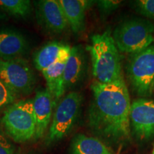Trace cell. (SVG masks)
<instances>
[{"mask_svg":"<svg viewBox=\"0 0 154 154\" xmlns=\"http://www.w3.org/2000/svg\"><path fill=\"white\" fill-rule=\"evenodd\" d=\"M86 57L81 46L71 48L63 72V86L66 92L82 82L86 72Z\"/></svg>","mask_w":154,"mask_h":154,"instance_id":"cell-11","label":"cell"},{"mask_svg":"<svg viewBox=\"0 0 154 154\" xmlns=\"http://www.w3.org/2000/svg\"><path fill=\"white\" fill-rule=\"evenodd\" d=\"M153 91H154V85H153Z\"/></svg>","mask_w":154,"mask_h":154,"instance_id":"cell-24","label":"cell"},{"mask_svg":"<svg viewBox=\"0 0 154 154\" xmlns=\"http://www.w3.org/2000/svg\"><path fill=\"white\" fill-rule=\"evenodd\" d=\"M130 126L138 140L148 141L154 137V101L140 98L132 101Z\"/></svg>","mask_w":154,"mask_h":154,"instance_id":"cell-8","label":"cell"},{"mask_svg":"<svg viewBox=\"0 0 154 154\" xmlns=\"http://www.w3.org/2000/svg\"><path fill=\"white\" fill-rule=\"evenodd\" d=\"M18 95L0 79V109L14 103Z\"/></svg>","mask_w":154,"mask_h":154,"instance_id":"cell-18","label":"cell"},{"mask_svg":"<svg viewBox=\"0 0 154 154\" xmlns=\"http://www.w3.org/2000/svg\"><path fill=\"white\" fill-rule=\"evenodd\" d=\"M93 99L88 109V125L107 142L120 143L131 138V100L125 81L103 84L93 82Z\"/></svg>","mask_w":154,"mask_h":154,"instance_id":"cell-1","label":"cell"},{"mask_svg":"<svg viewBox=\"0 0 154 154\" xmlns=\"http://www.w3.org/2000/svg\"><path fill=\"white\" fill-rule=\"evenodd\" d=\"M136 11L146 18L154 21V0H139L134 2Z\"/></svg>","mask_w":154,"mask_h":154,"instance_id":"cell-19","label":"cell"},{"mask_svg":"<svg viewBox=\"0 0 154 154\" xmlns=\"http://www.w3.org/2000/svg\"><path fill=\"white\" fill-rule=\"evenodd\" d=\"M126 74L133 91L142 98L152 95L154 85V43L140 52L131 54Z\"/></svg>","mask_w":154,"mask_h":154,"instance_id":"cell-5","label":"cell"},{"mask_svg":"<svg viewBox=\"0 0 154 154\" xmlns=\"http://www.w3.org/2000/svg\"><path fill=\"white\" fill-rule=\"evenodd\" d=\"M33 102L36 121L34 138L37 139L45 134L51 121L53 109L57 103L47 88L36 92Z\"/></svg>","mask_w":154,"mask_h":154,"instance_id":"cell-10","label":"cell"},{"mask_svg":"<svg viewBox=\"0 0 154 154\" xmlns=\"http://www.w3.org/2000/svg\"><path fill=\"white\" fill-rule=\"evenodd\" d=\"M99 7L101 16L106 17L111 14L120 7L122 1H114V0H100L96 2Z\"/></svg>","mask_w":154,"mask_h":154,"instance_id":"cell-20","label":"cell"},{"mask_svg":"<svg viewBox=\"0 0 154 154\" xmlns=\"http://www.w3.org/2000/svg\"><path fill=\"white\" fill-rule=\"evenodd\" d=\"M152 154H154V144H153V151H152Z\"/></svg>","mask_w":154,"mask_h":154,"instance_id":"cell-22","label":"cell"},{"mask_svg":"<svg viewBox=\"0 0 154 154\" xmlns=\"http://www.w3.org/2000/svg\"><path fill=\"white\" fill-rule=\"evenodd\" d=\"M36 16L40 24L54 34H61L69 26L59 1L42 0L36 3Z\"/></svg>","mask_w":154,"mask_h":154,"instance_id":"cell-9","label":"cell"},{"mask_svg":"<svg viewBox=\"0 0 154 154\" xmlns=\"http://www.w3.org/2000/svg\"><path fill=\"white\" fill-rule=\"evenodd\" d=\"M0 17H1V14H0Z\"/></svg>","mask_w":154,"mask_h":154,"instance_id":"cell-25","label":"cell"},{"mask_svg":"<svg viewBox=\"0 0 154 154\" xmlns=\"http://www.w3.org/2000/svg\"><path fill=\"white\" fill-rule=\"evenodd\" d=\"M14 154H28V153H14Z\"/></svg>","mask_w":154,"mask_h":154,"instance_id":"cell-23","label":"cell"},{"mask_svg":"<svg viewBox=\"0 0 154 154\" xmlns=\"http://www.w3.org/2000/svg\"><path fill=\"white\" fill-rule=\"evenodd\" d=\"M0 154H14V147L11 142L0 132Z\"/></svg>","mask_w":154,"mask_h":154,"instance_id":"cell-21","label":"cell"},{"mask_svg":"<svg viewBox=\"0 0 154 154\" xmlns=\"http://www.w3.org/2000/svg\"><path fill=\"white\" fill-rule=\"evenodd\" d=\"M0 7L11 16L26 18L32 13V3L29 0H0Z\"/></svg>","mask_w":154,"mask_h":154,"instance_id":"cell-17","label":"cell"},{"mask_svg":"<svg viewBox=\"0 0 154 154\" xmlns=\"http://www.w3.org/2000/svg\"><path fill=\"white\" fill-rule=\"evenodd\" d=\"M67 59L68 58L57 61L42 72L47 82V88L51 94L56 103L65 94L63 72Z\"/></svg>","mask_w":154,"mask_h":154,"instance_id":"cell-15","label":"cell"},{"mask_svg":"<svg viewBox=\"0 0 154 154\" xmlns=\"http://www.w3.org/2000/svg\"><path fill=\"white\" fill-rule=\"evenodd\" d=\"M0 79L17 95L30 94L36 81L29 63L19 58H0Z\"/></svg>","mask_w":154,"mask_h":154,"instance_id":"cell-7","label":"cell"},{"mask_svg":"<svg viewBox=\"0 0 154 154\" xmlns=\"http://www.w3.org/2000/svg\"><path fill=\"white\" fill-rule=\"evenodd\" d=\"M71 154H113L99 138L78 134L71 144Z\"/></svg>","mask_w":154,"mask_h":154,"instance_id":"cell-16","label":"cell"},{"mask_svg":"<svg viewBox=\"0 0 154 154\" xmlns=\"http://www.w3.org/2000/svg\"><path fill=\"white\" fill-rule=\"evenodd\" d=\"M28 50L26 38L16 31H0V58L16 59L24 54Z\"/></svg>","mask_w":154,"mask_h":154,"instance_id":"cell-14","label":"cell"},{"mask_svg":"<svg viewBox=\"0 0 154 154\" xmlns=\"http://www.w3.org/2000/svg\"><path fill=\"white\" fill-rule=\"evenodd\" d=\"M71 48L68 44L59 42H49L34 56V66L38 71L42 72L57 61L68 58Z\"/></svg>","mask_w":154,"mask_h":154,"instance_id":"cell-12","label":"cell"},{"mask_svg":"<svg viewBox=\"0 0 154 154\" xmlns=\"http://www.w3.org/2000/svg\"><path fill=\"white\" fill-rule=\"evenodd\" d=\"M61 8L73 32L80 34L85 29L86 11L94 2L85 0H59Z\"/></svg>","mask_w":154,"mask_h":154,"instance_id":"cell-13","label":"cell"},{"mask_svg":"<svg viewBox=\"0 0 154 154\" xmlns=\"http://www.w3.org/2000/svg\"><path fill=\"white\" fill-rule=\"evenodd\" d=\"M112 36L119 51L134 54L153 44L154 24L148 19H128L115 28Z\"/></svg>","mask_w":154,"mask_h":154,"instance_id":"cell-3","label":"cell"},{"mask_svg":"<svg viewBox=\"0 0 154 154\" xmlns=\"http://www.w3.org/2000/svg\"><path fill=\"white\" fill-rule=\"evenodd\" d=\"M2 122L6 132L15 142L24 143L32 139L36 131L33 100L13 103L6 109Z\"/></svg>","mask_w":154,"mask_h":154,"instance_id":"cell-4","label":"cell"},{"mask_svg":"<svg viewBox=\"0 0 154 154\" xmlns=\"http://www.w3.org/2000/svg\"><path fill=\"white\" fill-rule=\"evenodd\" d=\"M87 47L91 57L94 78L103 84H112L124 80L121 56L112 36L111 29L102 34H94Z\"/></svg>","mask_w":154,"mask_h":154,"instance_id":"cell-2","label":"cell"},{"mask_svg":"<svg viewBox=\"0 0 154 154\" xmlns=\"http://www.w3.org/2000/svg\"><path fill=\"white\" fill-rule=\"evenodd\" d=\"M83 96L78 91H70L59 102L47 138L48 145L57 143L71 131L79 116Z\"/></svg>","mask_w":154,"mask_h":154,"instance_id":"cell-6","label":"cell"}]
</instances>
